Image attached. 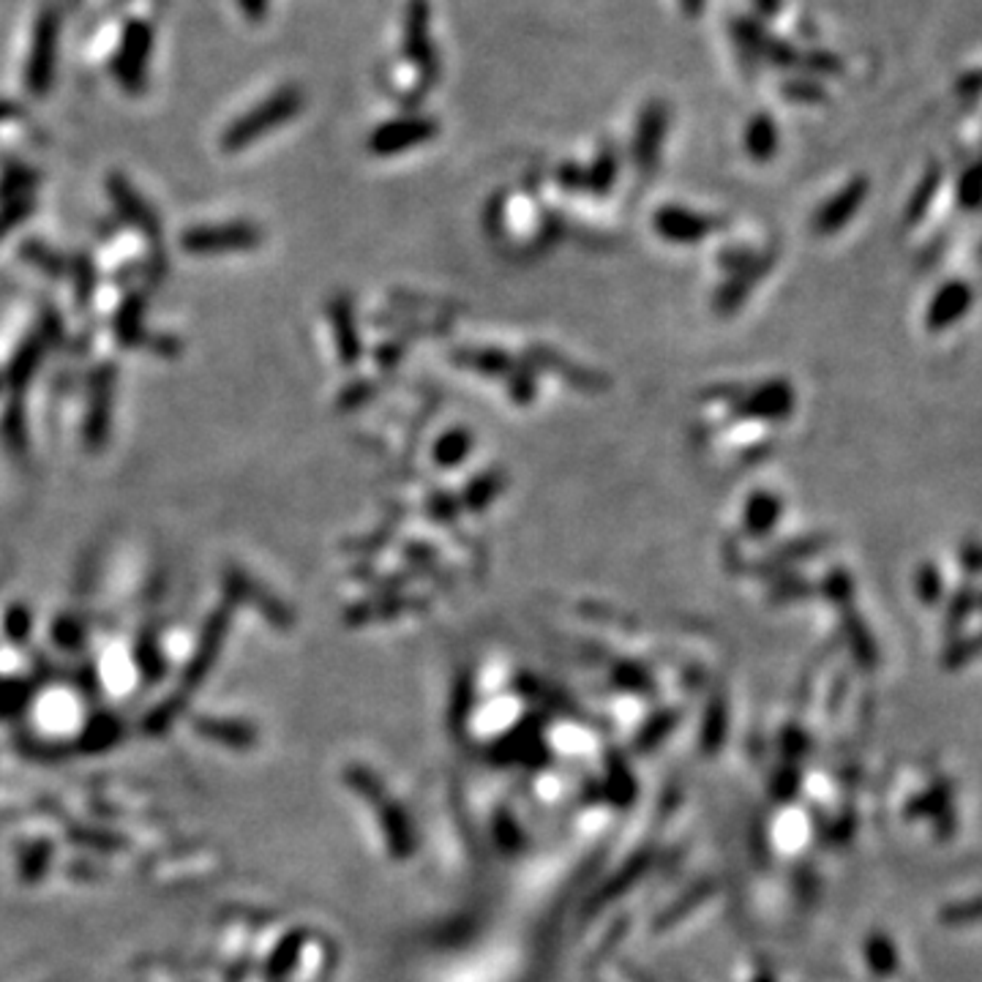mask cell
Wrapping results in <instances>:
<instances>
[{
    "label": "cell",
    "mask_w": 982,
    "mask_h": 982,
    "mask_svg": "<svg viewBox=\"0 0 982 982\" xmlns=\"http://www.w3.org/2000/svg\"><path fill=\"white\" fill-rule=\"evenodd\" d=\"M298 109H300V93L298 91L276 93V96H271L268 102L260 104L254 113L243 115L241 120H235V124L226 129L224 148L237 150V148H243V145L254 142V139L268 135V131L276 129V126L287 124V120L293 118Z\"/></svg>",
    "instance_id": "6da1fadb"
},
{
    "label": "cell",
    "mask_w": 982,
    "mask_h": 982,
    "mask_svg": "<svg viewBox=\"0 0 982 982\" xmlns=\"http://www.w3.org/2000/svg\"><path fill=\"white\" fill-rule=\"evenodd\" d=\"M260 243V232L252 224H224V226H194L183 235V249L194 254L217 252H243Z\"/></svg>",
    "instance_id": "7a4b0ae2"
},
{
    "label": "cell",
    "mask_w": 982,
    "mask_h": 982,
    "mask_svg": "<svg viewBox=\"0 0 982 982\" xmlns=\"http://www.w3.org/2000/svg\"><path fill=\"white\" fill-rule=\"evenodd\" d=\"M434 124L429 118H402L380 126L369 139V148L377 156H393L402 150L415 148V145L429 142L434 137Z\"/></svg>",
    "instance_id": "3957f363"
},
{
    "label": "cell",
    "mask_w": 982,
    "mask_h": 982,
    "mask_svg": "<svg viewBox=\"0 0 982 982\" xmlns=\"http://www.w3.org/2000/svg\"><path fill=\"white\" fill-rule=\"evenodd\" d=\"M655 230L672 243H696L712 230V222L690 211H683V208H664L655 217Z\"/></svg>",
    "instance_id": "277c9868"
},
{
    "label": "cell",
    "mask_w": 982,
    "mask_h": 982,
    "mask_svg": "<svg viewBox=\"0 0 982 982\" xmlns=\"http://www.w3.org/2000/svg\"><path fill=\"white\" fill-rule=\"evenodd\" d=\"M666 135V107L664 104H650L647 113L642 115V124H638L636 145H633V154H636V165L642 170L653 167L658 161V148L664 142Z\"/></svg>",
    "instance_id": "5b68a950"
},
{
    "label": "cell",
    "mask_w": 982,
    "mask_h": 982,
    "mask_svg": "<svg viewBox=\"0 0 982 982\" xmlns=\"http://www.w3.org/2000/svg\"><path fill=\"white\" fill-rule=\"evenodd\" d=\"M150 50V31L137 22L129 28V36H126V46L118 57V77L124 80V85L129 91H139L145 74V57Z\"/></svg>",
    "instance_id": "8992f818"
},
{
    "label": "cell",
    "mask_w": 982,
    "mask_h": 982,
    "mask_svg": "<svg viewBox=\"0 0 982 982\" xmlns=\"http://www.w3.org/2000/svg\"><path fill=\"white\" fill-rule=\"evenodd\" d=\"M52 63H55V20L46 17V20H42V25H39L36 46H33V57H31V72H28L31 88L36 93H44L50 88Z\"/></svg>",
    "instance_id": "52a82bcc"
},
{
    "label": "cell",
    "mask_w": 982,
    "mask_h": 982,
    "mask_svg": "<svg viewBox=\"0 0 982 982\" xmlns=\"http://www.w3.org/2000/svg\"><path fill=\"white\" fill-rule=\"evenodd\" d=\"M406 55L423 68H432V44H429V11L423 0H412L406 11V31H404Z\"/></svg>",
    "instance_id": "ba28073f"
},
{
    "label": "cell",
    "mask_w": 982,
    "mask_h": 982,
    "mask_svg": "<svg viewBox=\"0 0 982 982\" xmlns=\"http://www.w3.org/2000/svg\"><path fill=\"white\" fill-rule=\"evenodd\" d=\"M113 194H115V202H118L120 213H124V217H129V222H135L137 226H142L145 232H159V224H156V219H150L148 205H145V202L139 200V197L135 194V189H131V186L126 183V180L113 178Z\"/></svg>",
    "instance_id": "9c48e42d"
},
{
    "label": "cell",
    "mask_w": 982,
    "mask_h": 982,
    "mask_svg": "<svg viewBox=\"0 0 982 982\" xmlns=\"http://www.w3.org/2000/svg\"><path fill=\"white\" fill-rule=\"evenodd\" d=\"M778 514H781V503L772 494H753L746 510V530L757 538L767 536L775 525Z\"/></svg>",
    "instance_id": "30bf717a"
},
{
    "label": "cell",
    "mask_w": 982,
    "mask_h": 982,
    "mask_svg": "<svg viewBox=\"0 0 982 982\" xmlns=\"http://www.w3.org/2000/svg\"><path fill=\"white\" fill-rule=\"evenodd\" d=\"M746 148L748 154H751V159L757 161L772 159V154H775L778 148V135H775V124H772L767 115H757V118L748 124Z\"/></svg>",
    "instance_id": "8fae6325"
},
{
    "label": "cell",
    "mask_w": 982,
    "mask_h": 982,
    "mask_svg": "<svg viewBox=\"0 0 982 982\" xmlns=\"http://www.w3.org/2000/svg\"><path fill=\"white\" fill-rule=\"evenodd\" d=\"M789 406H792V391H789L786 386H778L775 382V386H770L767 391L761 388L759 393H753V397L748 399L746 410L759 418H783V412H789Z\"/></svg>",
    "instance_id": "7c38bea8"
},
{
    "label": "cell",
    "mask_w": 982,
    "mask_h": 982,
    "mask_svg": "<svg viewBox=\"0 0 982 982\" xmlns=\"http://www.w3.org/2000/svg\"><path fill=\"white\" fill-rule=\"evenodd\" d=\"M859 200H863V186H859V183L857 186H848V189L838 197V200H833L827 208H822V213H819V219H816V230L819 232L838 230V226L846 222L848 213H852L854 208H857Z\"/></svg>",
    "instance_id": "4fadbf2b"
},
{
    "label": "cell",
    "mask_w": 982,
    "mask_h": 982,
    "mask_svg": "<svg viewBox=\"0 0 982 982\" xmlns=\"http://www.w3.org/2000/svg\"><path fill=\"white\" fill-rule=\"evenodd\" d=\"M109 399H113V388H109V382L104 380H98L96 382V397H93V415H91V421H88V437H91V443L93 445H98L104 440V429H107V412H109Z\"/></svg>",
    "instance_id": "5bb4252c"
},
{
    "label": "cell",
    "mask_w": 982,
    "mask_h": 982,
    "mask_svg": "<svg viewBox=\"0 0 982 982\" xmlns=\"http://www.w3.org/2000/svg\"><path fill=\"white\" fill-rule=\"evenodd\" d=\"M334 319L339 325V352L347 363L358 358V336H356V325H352V312L347 309L345 304H336L334 309Z\"/></svg>",
    "instance_id": "9a60e30c"
},
{
    "label": "cell",
    "mask_w": 982,
    "mask_h": 982,
    "mask_svg": "<svg viewBox=\"0 0 982 982\" xmlns=\"http://www.w3.org/2000/svg\"><path fill=\"white\" fill-rule=\"evenodd\" d=\"M469 445H473V440H469L467 432H451L434 447V456H437L440 464H458L467 456Z\"/></svg>",
    "instance_id": "2e32d148"
},
{
    "label": "cell",
    "mask_w": 982,
    "mask_h": 982,
    "mask_svg": "<svg viewBox=\"0 0 982 982\" xmlns=\"http://www.w3.org/2000/svg\"><path fill=\"white\" fill-rule=\"evenodd\" d=\"M139 314H142V306H139V298H131L126 304V309L120 312L118 317V339L124 345H135L137 336H139Z\"/></svg>",
    "instance_id": "e0dca14e"
},
{
    "label": "cell",
    "mask_w": 982,
    "mask_h": 982,
    "mask_svg": "<svg viewBox=\"0 0 982 982\" xmlns=\"http://www.w3.org/2000/svg\"><path fill=\"white\" fill-rule=\"evenodd\" d=\"M28 208H31V202H22V200L11 202V205L6 208L3 213H0V235H6V232H9L11 226L22 222V217H25V213H28Z\"/></svg>",
    "instance_id": "ac0fdd59"
},
{
    "label": "cell",
    "mask_w": 982,
    "mask_h": 982,
    "mask_svg": "<svg viewBox=\"0 0 982 982\" xmlns=\"http://www.w3.org/2000/svg\"><path fill=\"white\" fill-rule=\"evenodd\" d=\"M614 170H617V165H614L612 156H603V159L598 161V167H595V170H592V176H590L592 183H595V189H606L609 180H614Z\"/></svg>",
    "instance_id": "d6986e66"
},
{
    "label": "cell",
    "mask_w": 982,
    "mask_h": 982,
    "mask_svg": "<svg viewBox=\"0 0 982 982\" xmlns=\"http://www.w3.org/2000/svg\"><path fill=\"white\" fill-rule=\"evenodd\" d=\"M679 6H683V11L688 17H696L705 11V0H679Z\"/></svg>",
    "instance_id": "ffe728a7"
},
{
    "label": "cell",
    "mask_w": 982,
    "mask_h": 982,
    "mask_svg": "<svg viewBox=\"0 0 982 982\" xmlns=\"http://www.w3.org/2000/svg\"><path fill=\"white\" fill-rule=\"evenodd\" d=\"M757 6H759V11L761 14H775V9H778V0H757Z\"/></svg>",
    "instance_id": "44dd1931"
},
{
    "label": "cell",
    "mask_w": 982,
    "mask_h": 982,
    "mask_svg": "<svg viewBox=\"0 0 982 982\" xmlns=\"http://www.w3.org/2000/svg\"><path fill=\"white\" fill-rule=\"evenodd\" d=\"M243 6H246L252 14H260V11L265 9V0H243Z\"/></svg>",
    "instance_id": "7402d4cb"
}]
</instances>
